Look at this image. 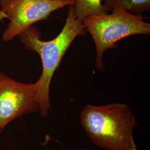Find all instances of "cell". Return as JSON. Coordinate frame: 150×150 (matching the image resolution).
I'll return each instance as SVG.
<instances>
[{
    "mask_svg": "<svg viewBox=\"0 0 150 150\" xmlns=\"http://www.w3.org/2000/svg\"><path fill=\"white\" fill-rule=\"evenodd\" d=\"M86 33L82 22L75 16L72 4L69 6L64 26L54 39L43 41L41 38L40 32L33 25L18 36L24 47L28 50L37 52L42 61V74L34 84L39 112L44 117H47L51 110L50 90L54 72L59 68L64 54L75 38L79 36H85Z\"/></svg>",
    "mask_w": 150,
    "mask_h": 150,
    "instance_id": "6da1fadb",
    "label": "cell"
},
{
    "mask_svg": "<svg viewBox=\"0 0 150 150\" xmlns=\"http://www.w3.org/2000/svg\"><path fill=\"white\" fill-rule=\"evenodd\" d=\"M80 123L88 137L105 150H137L134 131L137 122L126 104L87 105L80 113Z\"/></svg>",
    "mask_w": 150,
    "mask_h": 150,
    "instance_id": "7a4b0ae2",
    "label": "cell"
},
{
    "mask_svg": "<svg viewBox=\"0 0 150 150\" xmlns=\"http://www.w3.org/2000/svg\"><path fill=\"white\" fill-rule=\"evenodd\" d=\"M111 13L91 16L82 23L91 35L96 50L95 66L99 71L105 70L103 54L109 49L117 47L118 41L136 35H149L150 23L142 15L133 14L123 10H113Z\"/></svg>",
    "mask_w": 150,
    "mask_h": 150,
    "instance_id": "3957f363",
    "label": "cell"
},
{
    "mask_svg": "<svg viewBox=\"0 0 150 150\" xmlns=\"http://www.w3.org/2000/svg\"><path fill=\"white\" fill-rule=\"evenodd\" d=\"M74 0H0V20H10L2 40L10 41L54 11L74 4Z\"/></svg>",
    "mask_w": 150,
    "mask_h": 150,
    "instance_id": "277c9868",
    "label": "cell"
},
{
    "mask_svg": "<svg viewBox=\"0 0 150 150\" xmlns=\"http://www.w3.org/2000/svg\"><path fill=\"white\" fill-rule=\"evenodd\" d=\"M39 110L35 84L17 82L0 70V129Z\"/></svg>",
    "mask_w": 150,
    "mask_h": 150,
    "instance_id": "5b68a950",
    "label": "cell"
},
{
    "mask_svg": "<svg viewBox=\"0 0 150 150\" xmlns=\"http://www.w3.org/2000/svg\"><path fill=\"white\" fill-rule=\"evenodd\" d=\"M103 5L109 11L123 10L136 15L150 11V0H104Z\"/></svg>",
    "mask_w": 150,
    "mask_h": 150,
    "instance_id": "8992f818",
    "label": "cell"
},
{
    "mask_svg": "<svg viewBox=\"0 0 150 150\" xmlns=\"http://www.w3.org/2000/svg\"><path fill=\"white\" fill-rule=\"evenodd\" d=\"M76 17L81 22L87 17L107 13L109 10L102 4V0H74Z\"/></svg>",
    "mask_w": 150,
    "mask_h": 150,
    "instance_id": "52a82bcc",
    "label": "cell"
},
{
    "mask_svg": "<svg viewBox=\"0 0 150 150\" xmlns=\"http://www.w3.org/2000/svg\"><path fill=\"white\" fill-rule=\"evenodd\" d=\"M64 150H65L64 149ZM90 150V149H80V150Z\"/></svg>",
    "mask_w": 150,
    "mask_h": 150,
    "instance_id": "ba28073f",
    "label": "cell"
},
{
    "mask_svg": "<svg viewBox=\"0 0 150 150\" xmlns=\"http://www.w3.org/2000/svg\"><path fill=\"white\" fill-rule=\"evenodd\" d=\"M1 132H2V130L0 129V134H1Z\"/></svg>",
    "mask_w": 150,
    "mask_h": 150,
    "instance_id": "9c48e42d",
    "label": "cell"
}]
</instances>
